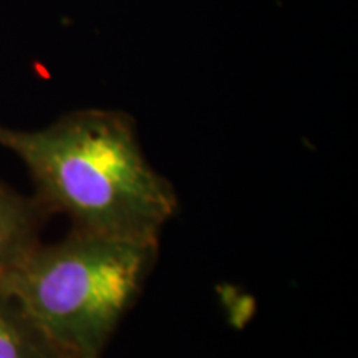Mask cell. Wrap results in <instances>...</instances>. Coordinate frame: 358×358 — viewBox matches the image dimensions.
I'll return each mask as SVG.
<instances>
[{
  "instance_id": "1",
  "label": "cell",
  "mask_w": 358,
  "mask_h": 358,
  "mask_svg": "<svg viewBox=\"0 0 358 358\" xmlns=\"http://www.w3.org/2000/svg\"><path fill=\"white\" fill-rule=\"evenodd\" d=\"M0 146L24 163L45 211L75 229L159 244L178 213L176 187L146 158L124 111L75 110L40 129L0 124Z\"/></svg>"
},
{
  "instance_id": "2",
  "label": "cell",
  "mask_w": 358,
  "mask_h": 358,
  "mask_svg": "<svg viewBox=\"0 0 358 358\" xmlns=\"http://www.w3.org/2000/svg\"><path fill=\"white\" fill-rule=\"evenodd\" d=\"M159 244L71 227L0 280L70 358H101L158 261Z\"/></svg>"
},
{
  "instance_id": "3",
  "label": "cell",
  "mask_w": 358,
  "mask_h": 358,
  "mask_svg": "<svg viewBox=\"0 0 358 358\" xmlns=\"http://www.w3.org/2000/svg\"><path fill=\"white\" fill-rule=\"evenodd\" d=\"M50 214L35 196L0 181V280L12 274L42 244Z\"/></svg>"
},
{
  "instance_id": "4",
  "label": "cell",
  "mask_w": 358,
  "mask_h": 358,
  "mask_svg": "<svg viewBox=\"0 0 358 358\" xmlns=\"http://www.w3.org/2000/svg\"><path fill=\"white\" fill-rule=\"evenodd\" d=\"M0 358H70L0 284Z\"/></svg>"
}]
</instances>
